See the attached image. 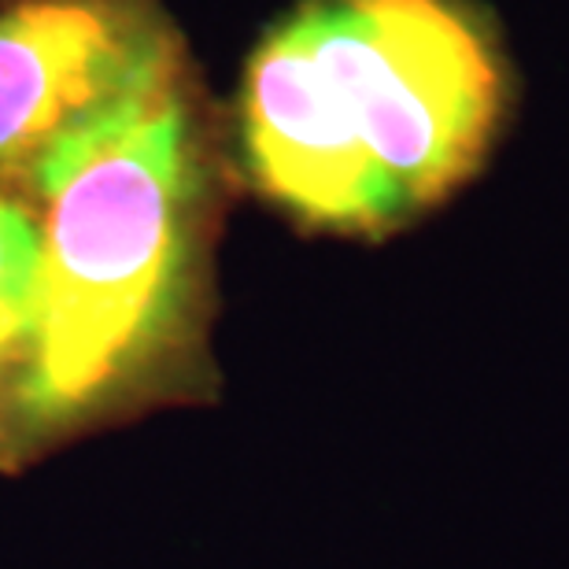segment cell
I'll return each mask as SVG.
<instances>
[{
	"instance_id": "obj_1",
	"label": "cell",
	"mask_w": 569,
	"mask_h": 569,
	"mask_svg": "<svg viewBox=\"0 0 569 569\" xmlns=\"http://www.w3.org/2000/svg\"><path fill=\"white\" fill-rule=\"evenodd\" d=\"M510 97L503 38L470 0H307L248 60V170L307 230L385 237L477 178Z\"/></svg>"
},
{
	"instance_id": "obj_2",
	"label": "cell",
	"mask_w": 569,
	"mask_h": 569,
	"mask_svg": "<svg viewBox=\"0 0 569 569\" xmlns=\"http://www.w3.org/2000/svg\"><path fill=\"white\" fill-rule=\"evenodd\" d=\"M41 200L16 407L22 426L52 432L141 378L186 311L200 174L178 86L74 152Z\"/></svg>"
},
{
	"instance_id": "obj_3",
	"label": "cell",
	"mask_w": 569,
	"mask_h": 569,
	"mask_svg": "<svg viewBox=\"0 0 569 569\" xmlns=\"http://www.w3.org/2000/svg\"><path fill=\"white\" fill-rule=\"evenodd\" d=\"M178 86L148 0H19L0 16V192H41L130 111Z\"/></svg>"
},
{
	"instance_id": "obj_4",
	"label": "cell",
	"mask_w": 569,
	"mask_h": 569,
	"mask_svg": "<svg viewBox=\"0 0 569 569\" xmlns=\"http://www.w3.org/2000/svg\"><path fill=\"white\" fill-rule=\"evenodd\" d=\"M41 274V219L11 192H0V370L27 345Z\"/></svg>"
}]
</instances>
